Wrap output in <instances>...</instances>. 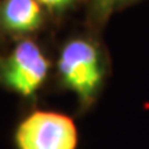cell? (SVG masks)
I'll use <instances>...</instances> for the list:
<instances>
[{"instance_id": "3", "label": "cell", "mask_w": 149, "mask_h": 149, "mask_svg": "<svg viewBox=\"0 0 149 149\" xmlns=\"http://www.w3.org/2000/svg\"><path fill=\"white\" fill-rule=\"evenodd\" d=\"M50 59L42 47L25 39L0 58V84L25 100H33L50 73Z\"/></svg>"}, {"instance_id": "4", "label": "cell", "mask_w": 149, "mask_h": 149, "mask_svg": "<svg viewBox=\"0 0 149 149\" xmlns=\"http://www.w3.org/2000/svg\"><path fill=\"white\" fill-rule=\"evenodd\" d=\"M0 22L13 33H31L42 25V10L37 0H4Z\"/></svg>"}, {"instance_id": "2", "label": "cell", "mask_w": 149, "mask_h": 149, "mask_svg": "<svg viewBox=\"0 0 149 149\" xmlns=\"http://www.w3.org/2000/svg\"><path fill=\"white\" fill-rule=\"evenodd\" d=\"M14 149H77L79 130L73 117L53 109H32L15 123Z\"/></svg>"}, {"instance_id": "5", "label": "cell", "mask_w": 149, "mask_h": 149, "mask_svg": "<svg viewBox=\"0 0 149 149\" xmlns=\"http://www.w3.org/2000/svg\"><path fill=\"white\" fill-rule=\"evenodd\" d=\"M133 0H93L91 17L97 24H102L117 8L123 7Z\"/></svg>"}, {"instance_id": "6", "label": "cell", "mask_w": 149, "mask_h": 149, "mask_svg": "<svg viewBox=\"0 0 149 149\" xmlns=\"http://www.w3.org/2000/svg\"><path fill=\"white\" fill-rule=\"evenodd\" d=\"M76 0H37V3L39 4H43L46 6L47 8L53 11H61L66 8V7H69L72 3H74Z\"/></svg>"}, {"instance_id": "1", "label": "cell", "mask_w": 149, "mask_h": 149, "mask_svg": "<svg viewBox=\"0 0 149 149\" xmlns=\"http://www.w3.org/2000/svg\"><path fill=\"white\" fill-rule=\"evenodd\" d=\"M107 59L102 48L90 37H73L59 50L57 74L59 86L73 93L77 113L94 107L107 79Z\"/></svg>"}]
</instances>
